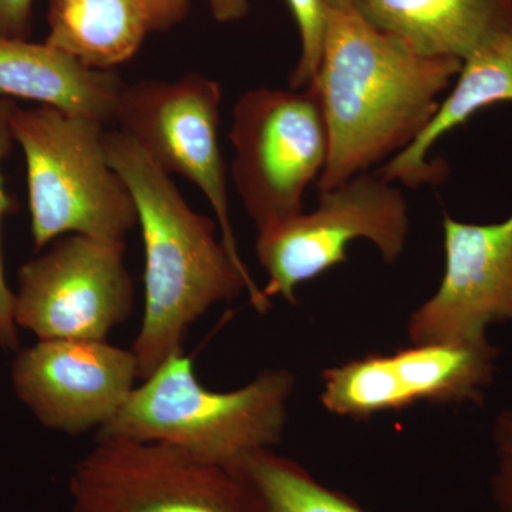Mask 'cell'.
Here are the masks:
<instances>
[{
    "mask_svg": "<svg viewBox=\"0 0 512 512\" xmlns=\"http://www.w3.org/2000/svg\"><path fill=\"white\" fill-rule=\"evenodd\" d=\"M318 93L329 156L318 190L372 171L410 146L439 110L463 62L427 57L375 28L353 0H322Z\"/></svg>",
    "mask_w": 512,
    "mask_h": 512,
    "instance_id": "cell-1",
    "label": "cell"
},
{
    "mask_svg": "<svg viewBox=\"0 0 512 512\" xmlns=\"http://www.w3.org/2000/svg\"><path fill=\"white\" fill-rule=\"evenodd\" d=\"M104 146L130 190L143 235L144 313L131 352L138 379L146 380L168 357L184 352L188 329L212 306L248 292L256 311L266 313L271 301L234 264L217 221L192 210L137 141L121 130L106 131Z\"/></svg>",
    "mask_w": 512,
    "mask_h": 512,
    "instance_id": "cell-2",
    "label": "cell"
},
{
    "mask_svg": "<svg viewBox=\"0 0 512 512\" xmlns=\"http://www.w3.org/2000/svg\"><path fill=\"white\" fill-rule=\"evenodd\" d=\"M295 383L289 370L265 369L239 389L214 392L198 380L194 360L177 353L134 387L97 437L165 444L228 470L281 443Z\"/></svg>",
    "mask_w": 512,
    "mask_h": 512,
    "instance_id": "cell-3",
    "label": "cell"
},
{
    "mask_svg": "<svg viewBox=\"0 0 512 512\" xmlns=\"http://www.w3.org/2000/svg\"><path fill=\"white\" fill-rule=\"evenodd\" d=\"M10 124L25 154L35 252L70 234L126 241L137 208L107 158L104 124L52 106H16Z\"/></svg>",
    "mask_w": 512,
    "mask_h": 512,
    "instance_id": "cell-4",
    "label": "cell"
},
{
    "mask_svg": "<svg viewBox=\"0 0 512 512\" xmlns=\"http://www.w3.org/2000/svg\"><path fill=\"white\" fill-rule=\"evenodd\" d=\"M410 232L409 204L399 187L377 171L319 191L318 207L258 231L255 251L271 301L281 296L296 305V292L348 261L352 242H372L387 265L396 264Z\"/></svg>",
    "mask_w": 512,
    "mask_h": 512,
    "instance_id": "cell-5",
    "label": "cell"
},
{
    "mask_svg": "<svg viewBox=\"0 0 512 512\" xmlns=\"http://www.w3.org/2000/svg\"><path fill=\"white\" fill-rule=\"evenodd\" d=\"M232 183L256 229L303 212L329 156V131L315 87L242 94L232 110Z\"/></svg>",
    "mask_w": 512,
    "mask_h": 512,
    "instance_id": "cell-6",
    "label": "cell"
},
{
    "mask_svg": "<svg viewBox=\"0 0 512 512\" xmlns=\"http://www.w3.org/2000/svg\"><path fill=\"white\" fill-rule=\"evenodd\" d=\"M126 241L70 234L19 269L15 322L39 340L106 342L133 312Z\"/></svg>",
    "mask_w": 512,
    "mask_h": 512,
    "instance_id": "cell-7",
    "label": "cell"
},
{
    "mask_svg": "<svg viewBox=\"0 0 512 512\" xmlns=\"http://www.w3.org/2000/svg\"><path fill=\"white\" fill-rule=\"evenodd\" d=\"M69 490L73 512H255L227 468L165 444L114 437H96Z\"/></svg>",
    "mask_w": 512,
    "mask_h": 512,
    "instance_id": "cell-8",
    "label": "cell"
},
{
    "mask_svg": "<svg viewBox=\"0 0 512 512\" xmlns=\"http://www.w3.org/2000/svg\"><path fill=\"white\" fill-rule=\"evenodd\" d=\"M220 83L191 73L175 82L144 80L120 94L116 123L167 174L197 185L217 217L224 247L252 278L232 229L227 175L220 148Z\"/></svg>",
    "mask_w": 512,
    "mask_h": 512,
    "instance_id": "cell-9",
    "label": "cell"
},
{
    "mask_svg": "<svg viewBox=\"0 0 512 512\" xmlns=\"http://www.w3.org/2000/svg\"><path fill=\"white\" fill-rule=\"evenodd\" d=\"M500 349L490 338L421 343L393 353H369L323 372L326 412L366 420L417 403L481 404L494 383Z\"/></svg>",
    "mask_w": 512,
    "mask_h": 512,
    "instance_id": "cell-10",
    "label": "cell"
},
{
    "mask_svg": "<svg viewBox=\"0 0 512 512\" xmlns=\"http://www.w3.org/2000/svg\"><path fill=\"white\" fill-rule=\"evenodd\" d=\"M444 271L437 291L407 320L410 345L487 338L512 323V212L504 221L473 224L444 214Z\"/></svg>",
    "mask_w": 512,
    "mask_h": 512,
    "instance_id": "cell-11",
    "label": "cell"
},
{
    "mask_svg": "<svg viewBox=\"0 0 512 512\" xmlns=\"http://www.w3.org/2000/svg\"><path fill=\"white\" fill-rule=\"evenodd\" d=\"M138 379L134 353L97 340H39L12 363L13 389L40 424L86 433L109 423Z\"/></svg>",
    "mask_w": 512,
    "mask_h": 512,
    "instance_id": "cell-12",
    "label": "cell"
},
{
    "mask_svg": "<svg viewBox=\"0 0 512 512\" xmlns=\"http://www.w3.org/2000/svg\"><path fill=\"white\" fill-rule=\"evenodd\" d=\"M500 103H512V28L464 60L453 90L440 101L439 110L427 127L377 173L387 181L412 188L444 183L447 164L431 161V148L454 128L464 126L478 111Z\"/></svg>",
    "mask_w": 512,
    "mask_h": 512,
    "instance_id": "cell-13",
    "label": "cell"
},
{
    "mask_svg": "<svg viewBox=\"0 0 512 512\" xmlns=\"http://www.w3.org/2000/svg\"><path fill=\"white\" fill-rule=\"evenodd\" d=\"M375 28L427 57L461 62L512 28V0H353Z\"/></svg>",
    "mask_w": 512,
    "mask_h": 512,
    "instance_id": "cell-14",
    "label": "cell"
},
{
    "mask_svg": "<svg viewBox=\"0 0 512 512\" xmlns=\"http://www.w3.org/2000/svg\"><path fill=\"white\" fill-rule=\"evenodd\" d=\"M124 87L116 73L87 69L46 43L0 37V96L109 124Z\"/></svg>",
    "mask_w": 512,
    "mask_h": 512,
    "instance_id": "cell-15",
    "label": "cell"
},
{
    "mask_svg": "<svg viewBox=\"0 0 512 512\" xmlns=\"http://www.w3.org/2000/svg\"><path fill=\"white\" fill-rule=\"evenodd\" d=\"M46 45L87 69L113 72L150 32L138 0H49Z\"/></svg>",
    "mask_w": 512,
    "mask_h": 512,
    "instance_id": "cell-16",
    "label": "cell"
},
{
    "mask_svg": "<svg viewBox=\"0 0 512 512\" xmlns=\"http://www.w3.org/2000/svg\"><path fill=\"white\" fill-rule=\"evenodd\" d=\"M228 470L244 488L255 512H369L274 448L248 454Z\"/></svg>",
    "mask_w": 512,
    "mask_h": 512,
    "instance_id": "cell-17",
    "label": "cell"
},
{
    "mask_svg": "<svg viewBox=\"0 0 512 512\" xmlns=\"http://www.w3.org/2000/svg\"><path fill=\"white\" fill-rule=\"evenodd\" d=\"M18 104L10 97L0 96V229H2L3 217L9 214L13 208L12 198L5 190L3 181L2 164L12 153L13 144L16 143L13 137L12 113ZM15 292L9 288L5 278L2 256V235H0V346L9 350L18 349V325L15 322Z\"/></svg>",
    "mask_w": 512,
    "mask_h": 512,
    "instance_id": "cell-18",
    "label": "cell"
},
{
    "mask_svg": "<svg viewBox=\"0 0 512 512\" xmlns=\"http://www.w3.org/2000/svg\"><path fill=\"white\" fill-rule=\"evenodd\" d=\"M301 35L302 52L289 76L293 90L311 86L318 72L325 36V12L322 0H286Z\"/></svg>",
    "mask_w": 512,
    "mask_h": 512,
    "instance_id": "cell-19",
    "label": "cell"
},
{
    "mask_svg": "<svg viewBox=\"0 0 512 512\" xmlns=\"http://www.w3.org/2000/svg\"><path fill=\"white\" fill-rule=\"evenodd\" d=\"M491 436L495 453L491 495L497 512H512V406L497 414Z\"/></svg>",
    "mask_w": 512,
    "mask_h": 512,
    "instance_id": "cell-20",
    "label": "cell"
},
{
    "mask_svg": "<svg viewBox=\"0 0 512 512\" xmlns=\"http://www.w3.org/2000/svg\"><path fill=\"white\" fill-rule=\"evenodd\" d=\"M33 0H0V37L26 40Z\"/></svg>",
    "mask_w": 512,
    "mask_h": 512,
    "instance_id": "cell-21",
    "label": "cell"
},
{
    "mask_svg": "<svg viewBox=\"0 0 512 512\" xmlns=\"http://www.w3.org/2000/svg\"><path fill=\"white\" fill-rule=\"evenodd\" d=\"M147 16L150 32H165L185 18L188 0H138Z\"/></svg>",
    "mask_w": 512,
    "mask_h": 512,
    "instance_id": "cell-22",
    "label": "cell"
},
{
    "mask_svg": "<svg viewBox=\"0 0 512 512\" xmlns=\"http://www.w3.org/2000/svg\"><path fill=\"white\" fill-rule=\"evenodd\" d=\"M214 18L221 23L234 22L248 13V0H208Z\"/></svg>",
    "mask_w": 512,
    "mask_h": 512,
    "instance_id": "cell-23",
    "label": "cell"
}]
</instances>
